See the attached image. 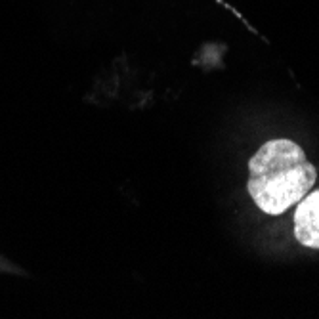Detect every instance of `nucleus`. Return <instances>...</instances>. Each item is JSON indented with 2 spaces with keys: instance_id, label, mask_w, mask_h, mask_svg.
Segmentation results:
<instances>
[{
  "instance_id": "obj_2",
  "label": "nucleus",
  "mask_w": 319,
  "mask_h": 319,
  "mask_svg": "<svg viewBox=\"0 0 319 319\" xmlns=\"http://www.w3.org/2000/svg\"><path fill=\"white\" fill-rule=\"evenodd\" d=\"M294 237L308 248H319V189L306 193L294 212Z\"/></svg>"
},
{
  "instance_id": "obj_1",
  "label": "nucleus",
  "mask_w": 319,
  "mask_h": 319,
  "mask_svg": "<svg viewBox=\"0 0 319 319\" xmlns=\"http://www.w3.org/2000/svg\"><path fill=\"white\" fill-rule=\"evenodd\" d=\"M315 180V166L291 140H272L248 161L246 189L256 207L272 216L300 203Z\"/></svg>"
}]
</instances>
